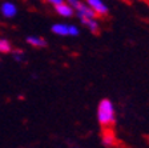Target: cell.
Wrapping results in <instances>:
<instances>
[{
	"label": "cell",
	"mask_w": 149,
	"mask_h": 148,
	"mask_svg": "<svg viewBox=\"0 0 149 148\" xmlns=\"http://www.w3.org/2000/svg\"><path fill=\"white\" fill-rule=\"evenodd\" d=\"M65 1H67V3H68L69 6H71L72 8L74 9V8H76V7L79 6V3H80L81 0H65Z\"/></svg>",
	"instance_id": "cell-13"
},
{
	"label": "cell",
	"mask_w": 149,
	"mask_h": 148,
	"mask_svg": "<svg viewBox=\"0 0 149 148\" xmlns=\"http://www.w3.org/2000/svg\"><path fill=\"white\" fill-rule=\"evenodd\" d=\"M97 121L102 128H111L116 123V108L111 99L104 97L97 104Z\"/></svg>",
	"instance_id": "cell-1"
},
{
	"label": "cell",
	"mask_w": 149,
	"mask_h": 148,
	"mask_svg": "<svg viewBox=\"0 0 149 148\" xmlns=\"http://www.w3.org/2000/svg\"><path fill=\"white\" fill-rule=\"evenodd\" d=\"M12 58L16 63H24L25 60V56H24V51L20 48H13L12 49Z\"/></svg>",
	"instance_id": "cell-11"
},
{
	"label": "cell",
	"mask_w": 149,
	"mask_h": 148,
	"mask_svg": "<svg viewBox=\"0 0 149 148\" xmlns=\"http://www.w3.org/2000/svg\"><path fill=\"white\" fill-rule=\"evenodd\" d=\"M64 1H65V0H47V3L49 4V6H52V7L59 6V4L64 3Z\"/></svg>",
	"instance_id": "cell-12"
},
{
	"label": "cell",
	"mask_w": 149,
	"mask_h": 148,
	"mask_svg": "<svg viewBox=\"0 0 149 148\" xmlns=\"http://www.w3.org/2000/svg\"><path fill=\"white\" fill-rule=\"evenodd\" d=\"M53 9H55V12L63 19H71V18L74 16V9L72 8L67 1H64V3L59 4V6L53 7Z\"/></svg>",
	"instance_id": "cell-5"
},
{
	"label": "cell",
	"mask_w": 149,
	"mask_h": 148,
	"mask_svg": "<svg viewBox=\"0 0 149 148\" xmlns=\"http://www.w3.org/2000/svg\"><path fill=\"white\" fill-rule=\"evenodd\" d=\"M25 43L29 47H33V48H44V47H47V40L44 37L39 36V35H28L25 37Z\"/></svg>",
	"instance_id": "cell-7"
},
{
	"label": "cell",
	"mask_w": 149,
	"mask_h": 148,
	"mask_svg": "<svg viewBox=\"0 0 149 148\" xmlns=\"http://www.w3.org/2000/svg\"><path fill=\"white\" fill-rule=\"evenodd\" d=\"M84 27H87L88 31H89L91 34L97 35V34L100 32V22H99V18H95V19H91V20H88V22L84 24Z\"/></svg>",
	"instance_id": "cell-10"
},
{
	"label": "cell",
	"mask_w": 149,
	"mask_h": 148,
	"mask_svg": "<svg viewBox=\"0 0 149 148\" xmlns=\"http://www.w3.org/2000/svg\"><path fill=\"white\" fill-rule=\"evenodd\" d=\"M74 15L77 16L79 22L83 25L85 24L88 20H91V19L97 18V16L95 15V12L88 7V4L85 3V1H80V3H79V6L74 8Z\"/></svg>",
	"instance_id": "cell-2"
},
{
	"label": "cell",
	"mask_w": 149,
	"mask_h": 148,
	"mask_svg": "<svg viewBox=\"0 0 149 148\" xmlns=\"http://www.w3.org/2000/svg\"><path fill=\"white\" fill-rule=\"evenodd\" d=\"M51 32L60 37H69V24H67V23H53L51 25Z\"/></svg>",
	"instance_id": "cell-6"
},
{
	"label": "cell",
	"mask_w": 149,
	"mask_h": 148,
	"mask_svg": "<svg viewBox=\"0 0 149 148\" xmlns=\"http://www.w3.org/2000/svg\"><path fill=\"white\" fill-rule=\"evenodd\" d=\"M13 49V44L7 37L0 36V55H9Z\"/></svg>",
	"instance_id": "cell-9"
},
{
	"label": "cell",
	"mask_w": 149,
	"mask_h": 148,
	"mask_svg": "<svg viewBox=\"0 0 149 148\" xmlns=\"http://www.w3.org/2000/svg\"><path fill=\"white\" fill-rule=\"evenodd\" d=\"M85 3L97 18H107L109 15V7L104 0H85Z\"/></svg>",
	"instance_id": "cell-3"
},
{
	"label": "cell",
	"mask_w": 149,
	"mask_h": 148,
	"mask_svg": "<svg viewBox=\"0 0 149 148\" xmlns=\"http://www.w3.org/2000/svg\"><path fill=\"white\" fill-rule=\"evenodd\" d=\"M101 140H102V144L108 148H112V147H115V145H117V139H116L115 133L112 132L111 130H105L102 132Z\"/></svg>",
	"instance_id": "cell-8"
},
{
	"label": "cell",
	"mask_w": 149,
	"mask_h": 148,
	"mask_svg": "<svg viewBox=\"0 0 149 148\" xmlns=\"http://www.w3.org/2000/svg\"><path fill=\"white\" fill-rule=\"evenodd\" d=\"M19 12V8L13 1L11 0H6L3 3L0 4V13L3 16L4 19H13L17 16Z\"/></svg>",
	"instance_id": "cell-4"
}]
</instances>
